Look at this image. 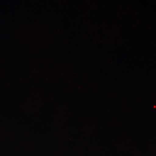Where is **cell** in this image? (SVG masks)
<instances>
[]
</instances>
